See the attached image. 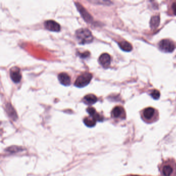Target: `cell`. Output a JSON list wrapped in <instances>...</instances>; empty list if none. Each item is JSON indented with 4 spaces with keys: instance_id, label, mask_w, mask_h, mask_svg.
Returning <instances> with one entry per match:
<instances>
[{
    "instance_id": "1",
    "label": "cell",
    "mask_w": 176,
    "mask_h": 176,
    "mask_svg": "<svg viewBox=\"0 0 176 176\" xmlns=\"http://www.w3.org/2000/svg\"><path fill=\"white\" fill-rule=\"evenodd\" d=\"M75 35L78 42L81 45L88 44L93 42V35L88 29H78L76 31Z\"/></svg>"
},
{
    "instance_id": "2",
    "label": "cell",
    "mask_w": 176,
    "mask_h": 176,
    "mask_svg": "<svg viewBox=\"0 0 176 176\" xmlns=\"http://www.w3.org/2000/svg\"><path fill=\"white\" fill-rule=\"evenodd\" d=\"M93 78V75L89 72H85L77 78L74 82V86L77 87L82 88L85 87L90 83Z\"/></svg>"
},
{
    "instance_id": "3",
    "label": "cell",
    "mask_w": 176,
    "mask_h": 176,
    "mask_svg": "<svg viewBox=\"0 0 176 176\" xmlns=\"http://www.w3.org/2000/svg\"><path fill=\"white\" fill-rule=\"evenodd\" d=\"M161 170L163 176H174L176 173L175 165L172 162L167 161L162 164Z\"/></svg>"
},
{
    "instance_id": "4",
    "label": "cell",
    "mask_w": 176,
    "mask_h": 176,
    "mask_svg": "<svg viewBox=\"0 0 176 176\" xmlns=\"http://www.w3.org/2000/svg\"><path fill=\"white\" fill-rule=\"evenodd\" d=\"M159 48L162 51L166 53H170L174 50L175 46L173 42L169 39H163L159 43Z\"/></svg>"
},
{
    "instance_id": "5",
    "label": "cell",
    "mask_w": 176,
    "mask_h": 176,
    "mask_svg": "<svg viewBox=\"0 0 176 176\" xmlns=\"http://www.w3.org/2000/svg\"><path fill=\"white\" fill-rule=\"evenodd\" d=\"M10 77L13 82L17 83H19L22 78L19 68L17 67L11 68L10 70Z\"/></svg>"
},
{
    "instance_id": "6",
    "label": "cell",
    "mask_w": 176,
    "mask_h": 176,
    "mask_svg": "<svg viewBox=\"0 0 176 176\" xmlns=\"http://www.w3.org/2000/svg\"><path fill=\"white\" fill-rule=\"evenodd\" d=\"M45 26L48 30L52 32H59L61 30V26L56 21L52 20H47L44 23Z\"/></svg>"
},
{
    "instance_id": "7",
    "label": "cell",
    "mask_w": 176,
    "mask_h": 176,
    "mask_svg": "<svg viewBox=\"0 0 176 176\" xmlns=\"http://www.w3.org/2000/svg\"><path fill=\"white\" fill-rule=\"evenodd\" d=\"M155 110L152 107H148L142 111V117L145 120L149 122L155 116Z\"/></svg>"
},
{
    "instance_id": "8",
    "label": "cell",
    "mask_w": 176,
    "mask_h": 176,
    "mask_svg": "<svg viewBox=\"0 0 176 176\" xmlns=\"http://www.w3.org/2000/svg\"><path fill=\"white\" fill-rule=\"evenodd\" d=\"M76 6L78 11H80V14L82 15V17L85 21L89 22L93 20V18L91 17V16L82 5H80V3H76Z\"/></svg>"
},
{
    "instance_id": "9",
    "label": "cell",
    "mask_w": 176,
    "mask_h": 176,
    "mask_svg": "<svg viewBox=\"0 0 176 176\" xmlns=\"http://www.w3.org/2000/svg\"><path fill=\"white\" fill-rule=\"evenodd\" d=\"M58 78L59 82L62 85L66 86H68L70 85V77L67 74L65 73V72L61 73L59 75H58Z\"/></svg>"
},
{
    "instance_id": "10",
    "label": "cell",
    "mask_w": 176,
    "mask_h": 176,
    "mask_svg": "<svg viewBox=\"0 0 176 176\" xmlns=\"http://www.w3.org/2000/svg\"><path fill=\"white\" fill-rule=\"evenodd\" d=\"M99 61L103 67L105 68L109 67L110 64V55L107 53H103L100 56Z\"/></svg>"
},
{
    "instance_id": "11",
    "label": "cell",
    "mask_w": 176,
    "mask_h": 176,
    "mask_svg": "<svg viewBox=\"0 0 176 176\" xmlns=\"http://www.w3.org/2000/svg\"><path fill=\"white\" fill-rule=\"evenodd\" d=\"M112 115L114 118H125V112L123 107L122 106H116L114 107L112 112Z\"/></svg>"
},
{
    "instance_id": "12",
    "label": "cell",
    "mask_w": 176,
    "mask_h": 176,
    "mask_svg": "<svg viewBox=\"0 0 176 176\" xmlns=\"http://www.w3.org/2000/svg\"><path fill=\"white\" fill-rule=\"evenodd\" d=\"M97 98L95 95L93 94H87L83 98L84 102L88 105H92L97 101Z\"/></svg>"
},
{
    "instance_id": "13",
    "label": "cell",
    "mask_w": 176,
    "mask_h": 176,
    "mask_svg": "<svg viewBox=\"0 0 176 176\" xmlns=\"http://www.w3.org/2000/svg\"><path fill=\"white\" fill-rule=\"evenodd\" d=\"M120 49L125 51H131L132 50V46L129 42H121L118 43Z\"/></svg>"
},
{
    "instance_id": "14",
    "label": "cell",
    "mask_w": 176,
    "mask_h": 176,
    "mask_svg": "<svg viewBox=\"0 0 176 176\" xmlns=\"http://www.w3.org/2000/svg\"><path fill=\"white\" fill-rule=\"evenodd\" d=\"M160 22V18L159 16H153L151 19L150 22V27L153 29H156L159 26Z\"/></svg>"
},
{
    "instance_id": "15",
    "label": "cell",
    "mask_w": 176,
    "mask_h": 176,
    "mask_svg": "<svg viewBox=\"0 0 176 176\" xmlns=\"http://www.w3.org/2000/svg\"><path fill=\"white\" fill-rule=\"evenodd\" d=\"M84 122L85 125L89 127H93L96 125V120L93 117H86L84 119Z\"/></svg>"
},
{
    "instance_id": "16",
    "label": "cell",
    "mask_w": 176,
    "mask_h": 176,
    "mask_svg": "<svg viewBox=\"0 0 176 176\" xmlns=\"http://www.w3.org/2000/svg\"><path fill=\"white\" fill-rule=\"evenodd\" d=\"M6 108L7 112L8 115L10 116V117H11V118H13V119H16L17 116L14 109H13V107L11 106V105H10V104H7Z\"/></svg>"
},
{
    "instance_id": "17",
    "label": "cell",
    "mask_w": 176,
    "mask_h": 176,
    "mask_svg": "<svg viewBox=\"0 0 176 176\" xmlns=\"http://www.w3.org/2000/svg\"><path fill=\"white\" fill-rule=\"evenodd\" d=\"M150 94L151 96L152 97V98H154V99H158V98H160V91L158 90H154L151 92Z\"/></svg>"
},
{
    "instance_id": "18",
    "label": "cell",
    "mask_w": 176,
    "mask_h": 176,
    "mask_svg": "<svg viewBox=\"0 0 176 176\" xmlns=\"http://www.w3.org/2000/svg\"><path fill=\"white\" fill-rule=\"evenodd\" d=\"M86 110L87 112H88L89 114L90 115V116H93L97 113L96 110H95V109L94 108H93V107H88V108Z\"/></svg>"
},
{
    "instance_id": "19",
    "label": "cell",
    "mask_w": 176,
    "mask_h": 176,
    "mask_svg": "<svg viewBox=\"0 0 176 176\" xmlns=\"http://www.w3.org/2000/svg\"><path fill=\"white\" fill-rule=\"evenodd\" d=\"M171 10L174 14L176 16V2H174L171 5Z\"/></svg>"
},
{
    "instance_id": "20",
    "label": "cell",
    "mask_w": 176,
    "mask_h": 176,
    "mask_svg": "<svg viewBox=\"0 0 176 176\" xmlns=\"http://www.w3.org/2000/svg\"></svg>"
}]
</instances>
